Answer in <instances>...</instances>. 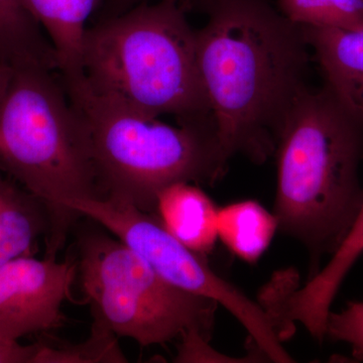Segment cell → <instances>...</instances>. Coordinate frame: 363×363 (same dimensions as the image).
Returning <instances> with one entry per match:
<instances>
[{"instance_id":"obj_1","label":"cell","mask_w":363,"mask_h":363,"mask_svg":"<svg viewBox=\"0 0 363 363\" xmlns=\"http://www.w3.org/2000/svg\"><path fill=\"white\" fill-rule=\"evenodd\" d=\"M197 62L215 135L229 160L274 156L284 119L308 87L304 33L269 0H212Z\"/></svg>"},{"instance_id":"obj_2","label":"cell","mask_w":363,"mask_h":363,"mask_svg":"<svg viewBox=\"0 0 363 363\" xmlns=\"http://www.w3.org/2000/svg\"><path fill=\"white\" fill-rule=\"evenodd\" d=\"M274 214L309 252L310 278L340 247L363 204V130L326 87L306 88L279 130Z\"/></svg>"},{"instance_id":"obj_3","label":"cell","mask_w":363,"mask_h":363,"mask_svg":"<svg viewBox=\"0 0 363 363\" xmlns=\"http://www.w3.org/2000/svg\"><path fill=\"white\" fill-rule=\"evenodd\" d=\"M85 87L124 108L213 125L197 62V30L179 0L143 2L87 28Z\"/></svg>"},{"instance_id":"obj_4","label":"cell","mask_w":363,"mask_h":363,"mask_svg":"<svg viewBox=\"0 0 363 363\" xmlns=\"http://www.w3.org/2000/svg\"><path fill=\"white\" fill-rule=\"evenodd\" d=\"M54 71H13L0 107V168L45 205L47 255L76 219L66 203L101 198L82 116Z\"/></svg>"},{"instance_id":"obj_5","label":"cell","mask_w":363,"mask_h":363,"mask_svg":"<svg viewBox=\"0 0 363 363\" xmlns=\"http://www.w3.org/2000/svg\"><path fill=\"white\" fill-rule=\"evenodd\" d=\"M68 93L84 121L101 198L156 213L162 189L178 182L211 184L226 173L212 124L171 125L92 94L85 84Z\"/></svg>"},{"instance_id":"obj_6","label":"cell","mask_w":363,"mask_h":363,"mask_svg":"<svg viewBox=\"0 0 363 363\" xmlns=\"http://www.w3.org/2000/svg\"><path fill=\"white\" fill-rule=\"evenodd\" d=\"M78 266L95 321L116 336L142 346L190 334L211 338L219 305L171 285L118 238L86 235Z\"/></svg>"},{"instance_id":"obj_7","label":"cell","mask_w":363,"mask_h":363,"mask_svg":"<svg viewBox=\"0 0 363 363\" xmlns=\"http://www.w3.org/2000/svg\"><path fill=\"white\" fill-rule=\"evenodd\" d=\"M66 208L77 218L85 216L101 224L171 285L225 308L245 327L267 359L294 362L259 302L218 276L203 255L174 238L157 216L113 197L72 200Z\"/></svg>"},{"instance_id":"obj_8","label":"cell","mask_w":363,"mask_h":363,"mask_svg":"<svg viewBox=\"0 0 363 363\" xmlns=\"http://www.w3.org/2000/svg\"><path fill=\"white\" fill-rule=\"evenodd\" d=\"M77 264L21 257L0 266V335L11 340L57 328L71 297Z\"/></svg>"},{"instance_id":"obj_9","label":"cell","mask_w":363,"mask_h":363,"mask_svg":"<svg viewBox=\"0 0 363 363\" xmlns=\"http://www.w3.org/2000/svg\"><path fill=\"white\" fill-rule=\"evenodd\" d=\"M363 253V204L340 247L328 264L302 286H288L278 298L279 319L288 326L296 322L321 343L332 303L351 267Z\"/></svg>"},{"instance_id":"obj_10","label":"cell","mask_w":363,"mask_h":363,"mask_svg":"<svg viewBox=\"0 0 363 363\" xmlns=\"http://www.w3.org/2000/svg\"><path fill=\"white\" fill-rule=\"evenodd\" d=\"M301 28L323 73L325 87L363 130V28Z\"/></svg>"},{"instance_id":"obj_11","label":"cell","mask_w":363,"mask_h":363,"mask_svg":"<svg viewBox=\"0 0 363 363\" xmlns=\"http://www.w3.org/2000/svg\"><path fill=\"white\" fill-rule=\"evenodd\" d=\"M50 40L66 89L84 83L82 48L87 21L99 0H21Z\"/></svg>"},{"instance_id":"obj_12","label":"cell","mask_w":363,"mask_h":363,"mask_svg":"<svg viewBox=\"0 0 363 363\" xmlns=\"http://www.w3.org/2000/svg\"><path fill=\"white\" fill-rule=\"evenodd\" d=\"M157 218L174 238L203 255L218 240V208L197 184L178 182L162 189L157 198Z\"/></svg>"},{"instance_id":"obj_13","label":"cell","mask_w":363,"mask_h":363,"mask_svg":"<svg viewBox=\"0 0 363 363\" xmlns=\"http://www.w3.org/2000/svg\"><path fill=\"white\" fill-rule=\"evenodd\" d=\"M0 62L13 70L59 71L54 47L21 0H0Z\"/></svg>"},{"instance_id":"obj_14","label":"cell","mask_w":363,"mask_h":363,"mask_svg":"<svg viewBox=\"0 0 363 363\" xmlns=\"http://www.w3.org/2000/svg\"><path fill=\"white\" fill-rule=\"evenodd\" d=\"M47 226L45 205L25 189L0 179V266L32 257L35 241Z\"/></svg>"},{"instance_id":"obj_15","label":"cell","mask_w":363,"mask_h":363,"mask_svg":"<svg viewBox=\"0 0 363 363\" xmlns=\"http://www.w3.org/2000/svg\"><path fill=\"white\" fill-rule=\"evenodd\" d=\"M279 230L274 212L255 200H243L218 208V238L234 255L255 264L267 252Z\"/></svg>"},{"instance_id":"obj_16","label":"cell","mask_w":363,"mask_h":363,"mask_svg":"<svg viewBox=\"0 0 363 363\" xmlns=\"http://www.w3.org/2000/svg\"><path fill=\"white\" fill-rule=\"evenodd\" d=\"M278 9L301 28H363V0H278Z\"/></svg>"},{"instance_id":"obj_17","label":"cell","mask_w":363,"mask_h":363,"mask_svg":"<svg viewBox=\"0 0 363 363\" xmlns=\"http://www.w3.org/2000/svg\"><path fill=\"white\" fill-rule=\"evenodd\" d=\"M91 362H128L117 344L116 334L96 321L89 340L60 347L42 343L38 357V363Z\"/></svg>"},{"instance_id":"obj_18","label":"cell","mask_w":363,"mask_h":363,"mask_svg":"<svg viewBox=\"0 0 363 363\" xmlns=\"http://www.w3.org/2000/svg\"><path fill=\"white\" fill-rule=\"evenodd\" d=\"M325 337L347 343L355 360H363V301L350 302L342 311L329 313Z\"/></svg>"},{"instance_id":"obj_19","label":"cell","mask_w":363,"mask_h":363,"mask_svg":"<svg viewBox=\"0 0 363 363\" xmlns=\"http://www.w3.org/2000/svg\"><path fill=\"white\" fill-rule=\"evenodd\" d=\"M40 345H23L0 335V363H38Z\"/></svg>"},{"instance_id":"obj_20","label":"cell","mask_w":363,"mask_h":363,"mask_svg":"<svg viewBox=\"0 0 363 363\" xmlns=\"http://www.w3.org/2000/svg\"><path fill=\"white\" fill-rule=\"evenodd\" d=\"M150 0H108V16H116V14L123 13L128 9H133L138 4H143V2H149ZM205 6H207L212 0H200Z\"/></svg>"},{"instance_id":"obj_21","label":"cell","mask_w":363,"mask_h":363,"mask_svg":"<svg viewBox=\"0 0 363 363\" xmlns=\"http://www.w3.org/2000/svg\"><path fill=\"white\" fill-rule=\"evenodd\" d=\"M13 69L4 65L0 62V107L4 102L6 96L7 88L11 82V76H13Z\"/></svg>"}]
</instances>
